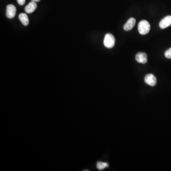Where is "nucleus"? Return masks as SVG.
<instances>
[{"label": "nucleus", "instance_id": "12", "mask_svg": "<svg viewBox=\"0 0 171 171\" xmlns=\"http://www.w3.org/2000/svg\"><path fill=\"white\" fill-rule=\"evenodd\" d=\"M18 3L20 5H23L25 3L26 0H17Z\"/></svg>", "mask_w": 171, "mask_h": 171}, {"label": "nucleus", "instance_id": "5", "mask_svg": "<svg viewBox=\"0 0 171 171\" xmlns=\"http://www.w3.org/2000/svg\"><path fill=\"white\" fill-rule=\"evenodd\" d=\"M171 25V16H167L163 19L159 23V27L162 29L166 28Z\"/></svg>", "mask_w": 171, "mask_h": 171}, {"label": "nucleus", "instance_id": "8", "mask_svg": "<svg viewBox=\"0 0 171 171\" xmlns=\"http://www.w3.org/2000/svg\"><path fill=\"white\" fill-rule=\"evenodd\" d=\"M37 5L36 2H29L25 7V11L27 13H32L35 11L37 9Z\"/></svg>", "mask_w": 171, "mask_h": 171}, {"label": "nucleus", "instance_id": "6", "mask_svg": "<svg viewBox=\"0 0 171 171\" xmlns=\"http://www.w3.org/2000/svg\"><path fill=\"white\" fill-rule=\"evenodd\" d=\"M136 60L139 63L145 64L147 62V56L145 53L139 52L136 55Z\"/></svg>", "mask_w": 171, "mask_h": 171}, {"label": "nucleus", "instance_id": "1", "mask_svg": "<svg viewBox=\"0 0 171 171\" xmlns=\"http://www.w3.org/2000/svg\"><path fill=\"white\" fill-rule=\"evenodd\" d=\"M151 26L148 21L143 20H141L138 25V29L139 33L141 35H146L149 33Z\"/></svg>", "mask_w": 171, "mask_h": 171}, {"label": "nucleus", "instance_id": "9", "mask_svg": "<svg viewBox=\"0 0 171 171\" xmlns=\"http://www.w3.org/2000/svg\"><path fill=\"white\" fill-rule=\"evenodd\" d=\"M19 18L23 25L27 26L29 25V20L27 15L25 13H20L19 16Z\"/></svg>", "mask_w": 171, "mask_h": 171}, {"label": "nucleus", "instance_id": "2", "mask_svg": "<svg viewBox=\"0 0 171 171\" xmlns=\"http://www.w3.org/2000/svg\"><path fill=\"white\" fill-rule=\"evenodd\" d=\"M105 46L108 49L113 48L115 44V38L111 34H108L106 35L104 40Z\"/></svg>", "mask_w": 171, "mask_h": 171}, {"label": "nucleus", "instance_id": "7", "mask_svg": "<svg viewBox=\"0 0 171 171\" xmlns=\"http://www.w3.org/2000/svg\"><path fill=\"white\" fill-rule=\"evenodd\" d=\"M136 20L133 18H131L127 21V23L124 26V29L126 31L131 30L136 25Z\"/></svg>", "mask_w": 171, "mask_h": 171}, {"label": "nucleus", "instance_id": "3", "mask_svg": "<svg viewBox=\"0 0 171 171\" xmlns=\"http://www.w3.org/2000/svg\"><path fill=\"white\" fill-rule=\"evenodd\" d=\"M16 12V8L14 5L12 4L7 5L6 15L8 18L11 19L15 17Z\"/></svg>", "mask_w": 171, "mask_h": 171}, {"label": "nucleus", "instance_id": "13", "mask_svg": "<svg viewBox=\"0 0 171 171\" xmlns=\"http://www.w3.org/2000/svg\"><path fill=\"white\" fill-rule=\"evenodd\" d=\"M41 0H32V2H40Z\"/></svg>", "mask_w": 171, "mask_h": 171}, {"label": "nucleus", "instance_id": "11", "mask_svg": "<svg viewBox=\"0 0 171 171\" xmlns=\"http://www.w3.org/2000/svg\"><path fill=\"white\" fill-rule=\"evenodd\" d=\"M164 55L167 59H171V48L168 49L164 53Z\"/></svg>", "mask_w": 171, "mask_h": 171}, {"label": "nucleus", "instance_id": "4", "mask_svg": "<svg viewBox=\"0 0 171 171\" xmlns=\"http://www.w3.org/2000/svg\"><path fill=\"white\" fill-rule=\"evenodd\" d=\"M145 81L147 85L150 86H155L156 85L157 80L156 78L152 74H147L145 77Z\"/></svg>", "mask_w": 171, "mask_h": 171}, {"label": "nucleus", "instance_id": "10", "mask_svg": "<svg viewBox=\"0 0 171 171\" xmlns=\"http://www.w3.org/2000/svg\"><path fill=\"white\" fill-rule=\"evenodd\" d=\"M109 166L108 164L107 163H105V162H98L97 164V168L98 170H103L105 168H107Z\"/></svg>", "mask_w": 171, "mask_h": 171}]
</instances>
